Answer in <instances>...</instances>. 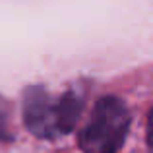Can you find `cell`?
I'll return each mask as SVG.
<instances>
[{"instance_id":"1","label":"cell","mask_w":153,"mask_h":153,"mask_svg":"<svg viewBox=\"0 0 153 153\" xmlns=\"http://www.w3.org/2000/svg\"><path fill=\"white\" fill-rule=\"evenodd\" d=\"M83 108V93L68 89L52 95L43 85H31L23 93L22 116L25 128L41 140H56L76 128Z\"/></svg>"},{"instance_id":"2","label":"cell","mask_w":153,"mask_h":153,"mask_svg":"<svg viewBox=\"0 0 153 153\" xmlns=\"http://www.w3.org/2000/svg\"><path fill=\"white\" fill-rule=\"evenodd\" d=\"M130 130V111L120 97L107 95L95 103L87 122L78 134L83 153H118Z\"/></svg>"},{"instance_id":"4","label":"cell","mask_w":153,"mask_h":153,"mask_svg":"<svg viewBox=\"0 0 153 153\" xmlns=\"http://www.w3.org/2000/svg\"><path fill=\"white\" fill-rule=\"evenodd\" d=\"M146 142H147V149L153 153V107L147 114V124H146Z\"/></svg>"},{"instance_id":"3","label":"cell","mask_w":153,"mask_h":153,"mask_svg":"<svg viewBox=\"0 0 153 153\" xmlns=\"http://www.w3.org/2000/svg\"><path fill=\"white\" fill-rule=\"evenodd\" d=\"M12 138L10 134V114H8V105L4 99H0V143L8 142Z\"/></svg>"}]
</instances>
